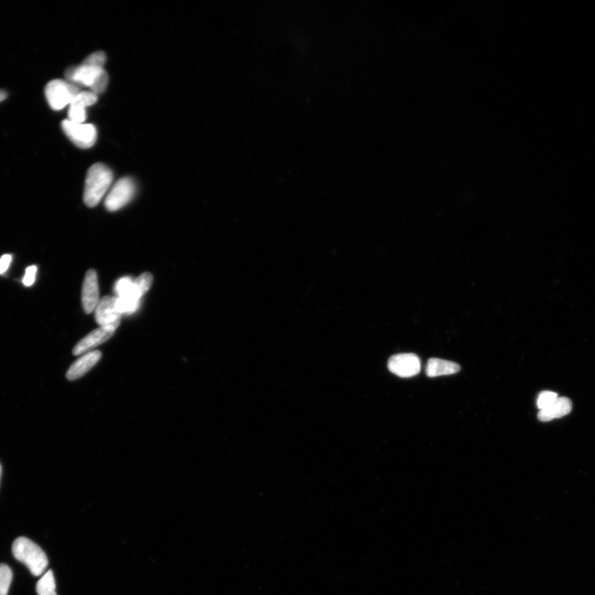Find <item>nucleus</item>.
<instances>
[{
    "label": "nucleus",
    "instance_id": "nucleus-8",
    "mask_svg": "<svg viewBox=\"0 0 595 595\" xmlns=\"http://www.w3.org/2000/svg\"><path fill=\"white\" fill-rule=\"evenodd\" d=\"M120 321L111 324L104 325L89 333L87 337L81 340L73 349L74 356L83 354L96 347L113 336L118 328Z\"/></svg>",
    "mask_w": 595,
    "mask_h": 595
},
{
    "label": "nucleus",
    "instance_id": "nucleus-16",
    "mask_svg": "<svg viewBox=\"0 0 595 595\" xmlns=\"http://www.w3.org/2000/svg\"><path fill=\"white\" fill-rule=\"evenodd\" d=\"M86 109L81 104L72 103L69 105L68 120L76 123H84L87 119Z\"/></svg>",
    "mask_w": 595,
    "mask_h": 595
},
{
    "label": "nucleus",
    "instance_id": "nucleus-18",
    "mask_svg": "<svg viewBox=\"0 0 595 595\" xmlns=\"http://www.w3.org/2000/svg\"><path fill=\"white\" fill-rule=\"evenodd\" d=\"M152 282V274L149 272L143 273L141 276L138 277L136 279H134L135 284H136L138 291L143 294V296H144V294L149 291L150 288H151Z\"/></svg>",
    "mask_w": 595,
    "mask_h": 595
},
{
    "label": "nucleus",
    "instance_id": "nucleus-7",
    "mask_svg": "<svg viewBox=\"0 0 595 595\" xmlns=\"http://www.w3.org/2000/svg\"><path fill=\"white\" fill-rule=\"evenodd\" d=\"M388 368L399 377L408 378L416 376L421 369V362L416 355L403 353L389 358Z\"/></svg>",
    "mask_w": 595,
    "mask_h": 595
},
{
    "label": "nucleus",
    "instance_id": "nucleus-17",
    "mask_svg": "<svg viewBox=\"0 0 595 595\" xmlns=\"http://www.w3.org/2000/svg\"><path fill=\"white\" fill-rule=\"evenodd\" d=\"M97 101V94L93 93L92 91H82L81 93H79L76 97H74L72 103H77L82 105L84 108H87L92 106V105L96 104Z\"/></svg>",
    "mask_w": 595,
    "mask_h": 595
},
{
    "label": "nucleus",
    "instance_id": "nucleus-22",
    "mask_svg": "<svg viewBox=\"0 0 595 595\" xmlns=\"http://www.w3.org/2000/svg\"><path fill=\"white\" fill-rule=\"evenodd\" d=\"M11 262L12 256H10V255H4V256L0 258V274H3L8 271Z\"/></svg>",
    "mask_w": 595,
    "mask_h": 595
},
{
    "label": "nucleus",
    "instance_id": "nucleus-1",
    "mask_svg": "<svg viewBox=\"0 0 595 595\" xmlns=\"http://www.w3.org/2000/svg\"><path fill=\"white\" fill-rule=\"evenodd\" d=\"M113 179V172L106 165L94 164L89 169L84 183V204L89 208L97 206L111 187Z\"/></svg>",
    "mask_w": 595,
    "mask_h": 595
},
{
    "label": "nucleus",
    "instance_id": "nucleus-3",
    "mask_svg": "<svg viewBox=\"0 0 595 595\" xmlns=\"http://www.w3.org/2000/svg\"><path fill=\"white\" fill-rule=\"evenodd\" d=\"M81 92V89L76 84L63 79H54L47 84L45 96L50 107L59 111L71 104L74 97Z\"/></svg>",
    "mask_w": 595,
    "mask_h": 595
},
{
    "label": "nucleus",
    "instance_id": "nucleus-19",
    "mask_svg": "<svg viewBox=\"0 0 595 595\" xmlns=\"http://www.w3.org/2000/svg\"><path fill=\"white\" fill-rule=\"evenodd\" d=\"M558 396L552 391H543L539 394L537 400V405L539 410L547 408L557 401Z\"/></svg>",
    "mask_w": 595,
    "mask_h": 595
},
{
    "label": "nucleus",
    "instance_id": "nucleus-12",
    "mask_svg": "<svg viewBox=\"0 0 595 595\" xmlns=\"http://www.w3.org/2000/svg\"><path fill=\"white\" fill-rule=\"evenodd\" d=\"M572 403L567 397H558L557 401L547 408L539 410L538 418L540 421L549 422L562 418L572 412Z\"/></svg>",
    "mask_w": 595,
    "mask_h": 595
},
{
    "label": "nucleus",
    "instance_id": "nucleus-13",
    "mask_svg": "<svg viewBox=\"0 0 595 595\" xmlns=\"http://www.w3.org/2000/svg\"><path fill=\"white\" fill-rule=\"evenodd\" d=\"M461 369L457 363L446 361L438 358L428 360L426 374L428 377H438L442 376H450L457 374Z\"/></svg>",
    "mask_w": 595,
    "mask_h": 595
},
{
    "label": "nucleus",
    "instance_id": "nucleus-10",
    "mask_svg": "<svg viewBox=\"0 0 595 595\" xmlns=\"http://www.w3.org/2000/svg\"><path fill=\"white\" fill-rule=\"evenodd\" d=\"M117 297L105 296L100 299L96 310V320L100 326L120 321L122 314L118 311Z\"/></svg>",
    "mask_w": 595,
    "mask_h": 595
},
{
    "label": "nucleus",
    "instance_id": "nucleus-24",
    "mask_svg": "<svg viewBox=\"0 0 595 595\" xmlns=\"http://www.w3.org/2000/svg\"><path fill=\"white\" fill-rule=\"evenodd\" d=\"M1 474H2V467H1V464H0V479H1Z\"/></svg>",
    "mask_w": 595,
    "mask_h": 595
},
{
    "label": "nucleus",
    "instance_id": "nucleus-21",
    "mask_svg": "<svg viewBox=\"0 0 595 595\" xmlns=\"http://www.w3.org/2000/svg\"><path fill=\"white\" fill-rule=\"evenodd\" d=\"M38 268L36 266H31L27 268L26 272L23 279V283L25 287H31L36 281Z\"/></svg>",
    "mask_w": 595,
    "mask_h": 595
},
{
    "label": "nucleus",
    "instance_id": "nucleus-14",
    "mask_svg": "<svg viewBox=\"0 0 595 595\" xmlns=\"http://www.w3.org/2000/svg\"><path fill=\"white\" fill-rule=\"evenodd\" d=\"M36 591L38 595H57L56 592V582L52 571H48L39 579Z\"/></svg>",
    "mask_w": 595,
    "mask_h": 595
},
{
    "label": "nucleus",
    "instance_id": "nucleus-5",
    "mask_svg": "<svg viewBox=\"0 0 595 595\" xmlns=\"http://www.w3.org/2000/svg\"><path fill=\"white\" fill-rule=\"evenodd\" d=\"M62 128L67 137L79 148L94 147L97 140V129L93 124L76 123L64 120Z\"/></svg>",
    "mask_w": 595,
    "mask_h": 595
},
{
    "label": "nucleus",
    "instance_id": "nucleus-2",
    "mask_svg": "<svg viewBox=\"0 0 595 595\" xmlns=\"http://www.w3.org/2000/svg\"><path fill=\"white\" fill-rule=\"evenodd\" d=\"M12 552L17 561L26 566L34 577L46 571L48 559L43 549L26 538H18L13 543Z\"/></svg>",
    "mask_w": 595,
    "mask_h": 595
},
{
    "label": "nucleus",
    "instance_id": "nucleus-15",
    "mask_svg": "<svg viewBox=\"0 0 595 595\" xmlns=\"http://www.w3.org/2000/svg\"><path fill=\"white\" fill-rule=\"evenodd\" d=\"M13 579L11 569L5 564H0V595H8Z\"/></svg>",
    "mask_w": 595,
    "mask_h": 595
},
{
    "label": "nucleus",
    "instance_id": "nucleus-4",
    "mask_svg": "<svg viewBox=\"0 0 595 595\" xmlns=\"http://www.w3.org/2000/svg\"><path fill=\"white\" fill-rule=\"evenodd\" d=\"M137 192L136 183L131 177L120 179L105 199V208L110 212L118 211L132 201Z\"/></svg>",
    "mask_w": 595,
    "mask_h": 595
},
{
    "label": "nucleus",
    "instance_id": "nucleus-9",
    "mask_svg": "<svg viewBox=\"0 0 595 595\" xmlns=\"http://www.w3.org/2000/svg\"><path fill=\"white\" fill-rule=\"evenodd\" d=\"M82 299L84 313L89 314L96 310L100 300L98 276L96 269H89L86 277H84Z\"/></svg>",
    "mask_w": 595,
    "mask_h": 595
},
{
    "label": "nucleus",
    "instance_id": "nucleus-20",
    "mask_svg": "<svg viewBox=\"0 0 595 595\" xmlns=\"http://www.w3.org/2000/svg\"><path fill=\"white\" fill-rule=\"evenodd\" d=\"M84 62L94 65V66L104 67L105 62H106V55L103 52H94L84 59Z\"/></svg>",
    "mask_w": 595,
    "mask_h": 595
},
{
    "label": "nucleus",
    "instance_id": "nucleus-6",
    "mask_svg": "<svg viewBox=\"0 0 595 595\" xmlns=\"http://www.w3.org/2000/svg\"><path fill=\"white\" fill-rule=\"evenodd\" d=\"M106 72L104 67L94 66V65L83 62L79 66L67 69L65 76H66L67 82L76 84L77 87L83 86L91 89L96 86L99 79Z\"/></svg>",
    "mask_w": 595,
    "mask_h": 595
},
{
    "label": "nucleus",
    "instance_id": "nucleus-11",
    "mask_svg": "<svg viewBox=\"0 0 595 595\" xmlns=\"http://www.w3.org/2000/svg\"><path fill=\"white\" fill-rule=\"evenodd\" d=\"M102 357V353L99 351L89 352L74 362L67 373L69 381L73 382L81 378L96 366Z\"/></svg>",
    "mask_w": 595,
    "mask_h": 595
},
{
    "label": "nucleus",
    "instance_id": "nucleus-23",
    "mask_svg": "<svg viewBox=\"0 0 595 595\" xmlns=\"http://www.w3.org/2000/svg\"><path fill=\"white\" fill-rule=\"evenodd\" d=\"M7 96H8V94H7L6 92H5L4 91H0V102L4 101V100L5 99H6Z\"/></svg>",
    "mask_w": 595,
    "mask_h": 595
}]
</instances>
